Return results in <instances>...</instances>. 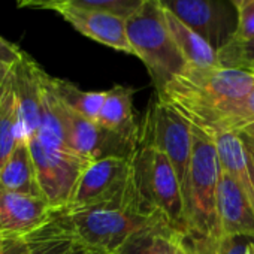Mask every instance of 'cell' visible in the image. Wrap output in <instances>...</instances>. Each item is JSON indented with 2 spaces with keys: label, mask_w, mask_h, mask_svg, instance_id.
Here are the masks:
<instances>
[{
  "label": "cell",
  "mask_w": 254,
  "mask_h": 254,
  "mask_svg": "<svg viewBox=\"0 0 254 254\" xmlns=\"http://www.w3.org/2000/svg\"><path fill=\"white\" fill-rule=\"evenodd\" d=\"M11 70L21 135L29 139L36 135L41 124L44 69L30 54L24 51L11 66Z\"/></svg>",
  "instance_id": "8fae6325"
},
{
  "label": "cell",
  "mask_w": 254,
  "mask_h": 254,
  "mask_svg": "<svg viewBox=\"0 0 254 254\" xmlns=\"http://www.w3.org/2000/svg\"><path fill=\"white\" fill-rule=\"evenodd\" d=\"M229 2L232 3V6H235V8L239 11V9H242L245 5H248L250 2H253V0H229Z\"/></svg>",
  "instance_id": "f546056e"
},
{
  "label": "cell",
  "mask_w": 254,
  "mask_h": 254,
  "mask_svg": "<svg viewBox=\"0 0 254 254\" xmlns=\"http://www.w3.org/2000/svg\"><path fill=\"white\" fill-rule=\"evenodd\" d=\"M156 147L166 154L186 200L191 166V123L172 105L157 97L150 111Z\"/></svg>",
  "instance_id": "ba28073f"
},
{
  "label": "cell",
  "mask_w": 254,
  "mask_h": 254,
  "mask_svg": "<svg viewBox=\"0 0 254 254\" xmlns=\"http://www.w3.org/2000/svg\"><path fill=\"white\" fill-rule=\"evenodd\" d=\"M27 141L42 196L53 209H64L70 203L81 174L91 162L72 151L50 148L36 136Z\"/></svg>",
  "instance_id": "52a82bcc"
},
{
  "label": "cell",
  "mask_w": 254,
  "mask_h": 254,
  "mask_svg": "<svg viewBox=\"0 0 254 254\" xmlns=\"http://www.w3.org/2000/svg\"><path fill=\"white\" fill-rule=\"evenodd\" d=\"M241 132H244V133H247V135H250V136H253V138H254V123H251V124L245 126Z\"/></svg>",
  "instance_id": "4dcf8cb0"
},
{
  "label": "cell",
  "mask_w": 254,
  "mask_h": 254,
  "mask_svg": "<svg viewBox=\"0 0 254 254\" xmlns=\"http://www.w3.org/2000/svg\"><path fill=\"white\" fill-rule=\"evenodd\" d=\"M0 189L44 197L38 183L36 166L30 153L29 141L26 138H21L17 142L15 148L0 171Z\"/></svg>",
  "instance_id": "2e32d148"
},
{
  "label": "cell",
  "mask_w": 254,
  "mask_h": 254,
  "mask_svg": "<svg viewBox=\"0 0 254 254\" xmlns=\"http://www.w3.org/2000/svg\"><path fill=\"white\" fill-rule=\"evenodd\" d=\"M130 159L141 209L163 217L174 232L187 233L189 223L181 187L169 159L154 144L150 112Z\"/></svg>",
  "instance_id": "7a4b0ae2"
},
{
  "label": "cell",
  "mask_w": 254,
  "mask_h": 254,
  "mask_svg": "<svg viewBox=\"0 0 254 254\" xmlns=\"http://www.w3.org/2000/svg\"><path fill=\"white\" fill-rule=\"evenodd\" d=\"M186 26L200 35L214 50L224 47L235 35L238 18L223 0H160Z\"/></svg>",
  "instance_id": "9c48e42d"
},
{
  "label": "cell",
  "mask_w": 254,
  "mask_h": 254,
  "mask_svg": "<svg viewBox=\"0 0 254 254\" xmlns=\"http://www.w3.org/2000/svg\"><path fill=\"white\" fill-rule=\"evenodd\" d=\"M56 12H59L81 35L112 50L135 56L127 38L126 20L108 12L82 9L70 5H60Z\"/></svg>",
  "instance_id": "7c38bea8"
},
{
  "label": "cell",
  "mask_w": 254,
  "mask_h": 254,
  "mask_svg": "<svg viewBox=\"0 0 254 254\" xmlns=\"http://www.w3.org/2000/svg\"><path fill=\"white\" fill-rule=\"evenodd\" d=\"M90 254H111V253H106V251H100V250H93Z\"/></svg>",
  "instance_id": "d6a6232c"
},
{
  "label": "cell",
  "mask_w": 254,
  "mask_h": 254,
  "mask_svg": "<svg viewBox=\"0 0 254 254\" xmlns=\"http://www.w3.org/2000/svg\"><path fill=\"white\" fill-rule=\"evenodd\" d=\"M163 17L175 45L178 47V50L181 51V54L184 56L189 64L199 66V67L218 66L217 50H214L200 35L191 30L189 26H186L165 6H163Z\"/></svg>",
  "instance_id": "ac0fdd59"
},
{
  "label": "cell",
  "mask_w": 254,
  "mask_h": 254,
  "mask_svg": "<svg viewBox=\"0 0 254 254\" xmlns=\"http://www.w3.org/2000/svg\"><path fill=\"white\" fill-rule=\"evenodd\" d=\"M60 3H62V0H17L18 8H32V9L56 11V8Z\"/></svg>",
  "instance_id": "4316f807"
},
{
  "label": "cell",
  "mask_w": 254,
  "mask_h": 254,
  "mask_svg": "<svg viewBox=\"0 0 254 254\" xmlns=\"http://www.w3.org/2000/svg\"><path fill=\"white\" fill-rule=\"evenodd\" d=\"M133 88L124 85H115L108 90L103 106L97 117V124L127 139L138 141L141 130L133 120Z\"/></svg>",
  "instance_id": "9a60e30c"
},
{
  "label": "cell",
  "mask_w": 254,
  "mask_h": 254,
  "mask_svg": "<svg viewBox=\"0 0 254 254\" xmlns=\"http://www.w3.org/2000/svg\"><path fill=\"white\" fill-rule=\"evenodd\" d=\"M244 111H245V118H247V123L251 124L254 123V90L245 97V102H244ZM247 124V126H248Z\"/></svg>",
  "instance_id": "83f0119b"
},
{
  "label": "cell",
  "mask_w": 254,
  "mask_h": 254,
  "mask_svg": "<svg viewBox=\"0 0 254 254\" xmlns=\"http://www.w3.org/2000/svg\"><path fill=\"white\" fill-rule=\"evenodd\" d=\"M221 171L214 136L191 124V166L184 200L189 232L212 239L223 236L218 218Z\"/></svg>",
  "instance_id": "277c9868"
},
{
  "label": "cell",
  "mask_w": 254,
  "mask_h": 254,
  "mask_svg": "<svg viewBox=\"0 0 254 254\" xmlns=\"http://www.w3.org/2000/svg\"><path fill=\"white\" fill-rule=\"evenodd\" d=\"M0 254H33V251L26 239H17L5 242L0 248Z\"/></svg>",
  "instance_id": "484cf974"
},
{
  "label": "cell",
  "mask_w": 254,
  "mask_h": 254,
  "mask_svg": "<svg viewBox=\"0 0 254 254\" xmlns=\"http://www.w3.org/2000/svg\"><path fill=\"white\" fill-rule=\"evenodd\" d=\"M3 244H5V242H0V248H2V245H3Z\"/></svg>",
  "instance_id": "836d02e7"
},
{
  "label": "cell",
  "mask_w": 254,
  "mask_h": 254,
  "mask_svg": "<svg viewBox=\"0 0 254 254\" xmlns=\"http://www.w3.org/2000/svg\"><path fill=\"white\" fill-rule=\"evenodd\" d=\"M126 30L135 56L148 69L157 90L189 66L166 27L160 0H147L138 14L126 20Z\"/></svg>",
  "instance_id": "5b68a950"
},
{
  "label": "cell",
  "mask_w": 254,
  "mask_h": 254,
  "mask_svg": "<svg viewBox=\"0 0 254 254\" xmlns=\"http://www.w3.org/2000/svg\"><path fill=\"white\" fill-rule=\"evenodd\" d=\"M53 212L44 197L0 189V242L27 238L44 226Z\"/></svg>",
  "instance_id": "30bf717a"
},
{
  "label": "cell",
  "mask_w": 254,
  "mask_h": 254,
  "mask_svg": "<svg viewBox=\"0 0 254 254\" xmlns=\"http://www.w3.org/2000/svg\"><path fill=\"white\" fill-rule=\"evenodd\" d=\"M11 66H0V171L23 138Z\"/></svg>",
  "instance_id": "e0dca14e"
},
{
  "label": "cell",
  "mask_w": 254,
  "mask_h": 254,
  "mask_svg": "<svg viewBox=\"0 0 254 254\" xmlns=\"http://www.w3.org/2000/svg\"><path fill=\"white\" fill-rule=\"evenodd\" d=\"M23 53H24V50H21V47H18L17 44H12L8 39L0 36V66L14 64L21 57Z\"/></svg>",
  "instance_id": "d4e9b609"
},
{
  "label": "cell",
  "mask_w": 254,
  "mask_h": 254,
  "mask_svg": "<svg viewBox=\"0 0 254 254\" xmlns=\"http://www.w3.org/2000/svg\"><path fill=\"white\" fill-rule=\"evenodd\" d=\"M48 82L54 94L63 105H66L73 112L82 115L84 118L97 123V117L103 106L106 91H84L66 79L54 78L50 75Z\"/></svg>",
  "instance_id": "d6986e66"
},
{
  "label": "cell",
  "mask_w": 254,
  "mask_h": 254,
  "mask_svg": "<svg viewBox=\"0 0 254 254\" xmlns=\"http://www.w3.org/2000/svg\"><path fill=\"white\" fill-rule=\"evenodd\" d=\"M162 254H191L181 241L178 232H166L162 236Z\"/></svg>",
  "instance_id": "cb8c5ba5"
},
{
  "label": "cell",
  "mask_w": 254,
  "mask_h": 254,
  "mask_svg": "<svg viewBox=\"0 0 254 254\" xmlns=\"http://www.w3.org/2000/svg\"><path fill=\"white\" fill-rule=\"evenodd\" d=\"M171 229H148L126 239L115 254H162V236Z\"/></svg>",
  "instance_id": "7402d4cb"
},
{
  "label": "cell",
  "mask_w": 254,
  "mask_h": 254,
  "mask_svg": "<svg viewBox=\"0 0 254 254\" xmlns=\"http://www.w3.org/2000/svg\"><path fill=\"white\" fill-rule=\"evenodd\" d=\"M218 66L254 73V38L248 41L230 39L217 50Z\"/></svg>",
  "instance_id": "ffe728a7"
},
{
  "label": "cell",
  "mask_w": 254,
  "mask_h": 254,
  "mask_svg": "<svg viewBox=\"0 0 254 254\" xmlns=\"http://www.w3.org/2000/svg\"><path fill=\"white\" fill-rule=\"evenodd\" d=\"M253 90L254 73L221 66L189 64L184 72L157 90V97L214 136L241 132L248 124L244 102Z\"/></svg>",
  "instance_id": "6da1fadb"
},
{
  "label": "cell",
  "mask_w": 254,
  "mask_h": 254,
  "mask_svg": "<svg viewBox=\"0 0 254 254\" xmlns=\"http://www.w3.org/2000/svg\"><path fill=\"white\" fill-rule=\"evenodd\" d=\"M145 3L147 0H62L60 5H70L82 9L108 12L123 20H129L130 17L138 14Z\"/></svg>",
  "instance_id": "44dd1931"
},
{
  "label": "cell",
  "mask_w": 254,
  "mask_h": 254,
  "mask_svg": "<svg viewBox=\"0 0 254 254\" xmlns=\"http://www.w3.org/2000/svg\"><path fill=\"white\" fill-rule=\"evenodd\" d=\"M254 38V0L238 11V24L232 39L248 41Z\"/></svg>",
  "instance_id": "603a6c76"
},
{
  "label": "cell",
  "mask_w": 254,
  "mask_h": 254,
  "mask_svg": "<svg viewBox=\"0 0 254 254\" xmlns=\"http://www.w3.org/2000/svg\"><path fill=\"white\" fill-rule=\"evenodd\" d=\"M124 202H138L132 159L111 156L84 169L66 209Z\"/></svg>",
  "instance_id": "8992f818"
},
{
  "label": "cell",
  "mask_w": 254,
  "mask_h": 254,
  "mask_svg": "<svg viewBox=\"0 0 254 254\" xmlns=\"http://www.w3.org/2000/svg\"><path fill=\"white\" fill-rule=\"evenodd\" d=\"M247 254H254V241L248 245V248H247Z\"/></svg>",
  "instance_id": "1f68e13d"
},
{
  "label": "cell",
  "mask_w": 254,
  "mask_h": 254,
  "mask_svg": "<svg viewBox=\"0 0 254 254\" xmlns=\"http://www.w3.org/2000/svg\"><path fill=\"white\" fill-rule=\"evenodd\" d=\"M218 218L223 236L242 235L254 238V212L226 171H221L218 186Z\"/></svg>",
  "instance_id": "4fadbf2b"
},
{
  "label": "cell",
  "mask_w": 254,
  "mask_h": 254,
  "mask_svg": "<svg viewBox=\"0 0 254 254\" xmlns=\"http://www.w3.org/2000/svg\"><path fill=\"white\" fill-rule=\"evenodd\" d=\"M238 133H239V136H241V139L244 142V147H245L247 153L250 154V157L254 162V138L247 135V133H244V132H238Z\"/></svg>",
  "instance_id": "f1b7e54d"
},
{
  "label": "cell",
  "mask_w": 254,
  "mask_h": 254,
  "mask_svg": "<svg viewBox=\"0 0 254 254\" xmlns=\"http://www.w3.org/2000/svg\"><path fill=\"white\" fill-rule=\"evenodd\" d=\"M223 171H226L247 197L254 212V162L238 132L214 135Z\"/></svg>",
  "instance_id": "5bb4252c"
},
{
  "label": "cell",
  "mask_w": 254,
  "mask_h": 254,
  "mask_svg": "<svg viewBox=\"0 0 254 254\" xmlns=\"http://www.w3.org/2000/svg\"><path fill=\"white\" fill-rule=\"evenodd\" d=\"M60 211L82 245L111 254H115L126 239L138 232L171 229L163 217L145 214L138 202L96 205L76 209L64 208Z\"/></svg>",
  "instance_id": "3957f363"
}]
</instances>
